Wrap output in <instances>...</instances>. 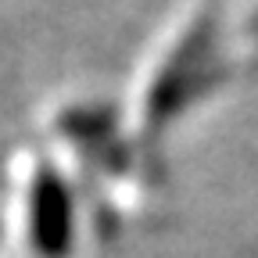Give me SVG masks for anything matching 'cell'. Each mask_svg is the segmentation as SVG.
<instances>
[{"label":"cell","mask_w":258,"mask_h":258,"mask_svg":"<svg viewBox=\"0 0 258 258\" xmlns=\"http://www.w3.org/2000/svg\"><path fill=\"white\" fill-rule=\"evenodd\" d=\"M32 237L43 254H61L72 237V205L64 186L50 176H40L32 190Z\"/></svg>","instance_id":"cell-1"}]
</instances>
